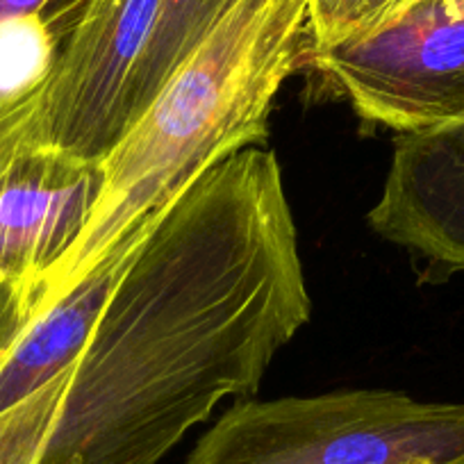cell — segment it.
Here are the masks:
<instances>
[{"instance_id": "cell-7", "label": "cell", "mask_w": 464, "mask_h": 464, "mask_svg": "<svg viewBox=\"0 0 464 464\" xmlns=\"http://www.w3.org/2000/svg\"><path fill=\"white\" fill-rule=\"evenodd\" d=\"M367 221L444 278L464 274V116L399 132Z\"/></svg>"}, {"instance_id": "cell-8", "label": "cell", "mask_w": 464, "mask_h": 464, "mask_svg": "<svg viewBox=\"0 0 464 464\" xmlns=\"http://www.w3.org/2000/svg\"><path fill=\"white\" fill-rule=\"evenodd\" d=\"M140 242L114 251L30 314L28 324L0 355V412L14 408L73 367Z\"/></svg>"}, {"instance_id": "cell-12", "label": "cell", "mask_w": 464, "mask_h": 464, "mask_svg": "<svg viewBox=\"0 0 464 464\" xmlns=\"http://www.w3.org/2000/svg\"><path fill=\"white\" fill-rule=\"evenodd\" d=\"M44 82L46 78L21 92L0 89V180L21 155L39 146Z\"/></svg>"}, {"instance_id": "cell-1", "label": "cell", "mask_w": 464, "mask_h": 464, "mask_svg": "<svg viewBox=\"0 0 464 464\" xmlns=\"http://www.w3.org/2000/svg\"><path fill=\"white\" fill-rule=\"evenodd\" d=\"M310 314L278 158L239 150L135 246L71 367L39 464H160L221 401L256 394Z\"/></svg>"}, {"instance_id": "cell-10", "label": "cell", "mask_w": 464, "mask_h": 464, "mask_svg": "<svg viewBox=\"0 0 464 464\" xmlns=\"http://www.w3.org/2000/svg\"><path fill=\"white\" fill-rule=\"evenodd\" d=\"M417 3L419 0H310V55L372 37L399 21Z\"/></svg>"}, {"instance_id": "cell-3", "label": "cell", "mask_w": 464, "mask_h": 464, "mask_svg": "<svg viewBox=\"0 0 464 464\" xmlns=\"http://www.w3.org/2000/svg\"><path fill=\"white\" fill-rule=\"evenodd\" d=\"M182 464H464V403L394 390L239 401Z\"/></svg>"}, {"instance_id": "cell-11", "label": "cell", "mask_w": 464, "mask_h": 464, "mask_svg": "<svg viewBox=\"0 0 464 464\" xmlns=\"http://www.w3.org/2000/svg\"><path fill=\"white\" fill-rule=\"evenodd\" d=\"M69 372L0 412V464H39L57 421Z\"/></svg>"}, {"instance_id": "cell-14", "label": "cell", "mask_w": 464, "mask_h": 464, "mask_svg": "<svg viewBox=\"0 0 464 464\" xmlns=\"http://www.w3.org/2000/svg\"><path fill=\"white\" fill-rule=\"evenodd\" d=\"M53 3L55 0H0V25L28 19V16L46 14Z\"/></svg>"}, {"instance_id": "cell-4", "label": "cell", "mask_w": 464, "mask_h": 464, "mask_svg": "<svg viewBox=\"0 0 464 464\" xmlns=\"http://www.w3.org/2000/svg\"><path fill=\"white\" fill-rule=\"evenodd\" d=\"M364 121L399 132L464 116V0H419L360 42L307 57Z\"/></svg>"}, {"instance_id": "cell-9", "label": "cell", "mask_w": 464, "mask_h": 464, "mask_svg": "<svg viewBox=\"0 0 464 464\" xmlns=\"http://www.w3.org/2000/svg\"><path fill=\"white\" fill-rule=\"evenodd\" d=\"M226 5L227 0H160L153 37L132 87L130 123L153 101L173 69L198 46Z\"/></svg>"}, {"instance_id": "cell-5", "label": "cell", "mask_w": 464, "mask_h": 464, "mask_svg": "<svg viewBox=\"0 0 464 464\" xmlns=\"http://www.w3.org/2000/svg\"><path fill=\"white\" fill-rule=\"evenodd\" d=\"M160 0H84L44 82L39 146L102 162L130 126V96Z\"/></svg>"}, {"instance_id": "cell-2", "label": "cell", "mask_w": 464, "mask_h": 464, "mask_svg": "<svg viewBox=\"0 0 464 464\" xmlns=\"http://www.w3.org/2000/svg\"><path fill=\"white\" fill-rule=\"evenodd\" d=\"M310 0H227L114 149L78 242L44 278L33 312L119 248L140 242L208 169L269 137L285 80L310 55Z\"/></svg>"}, {"instance_id": "cell-13", "label": "cell", "mask_w": 464, "mask_h": 464, "mask_svg": "<svg viewBox=\"0 0 464 464\" xmlns=\"http://www.w3.org/2000/svg\"><path fill=\"white\" fill-rule=\"evenodd\" d=\"M30 314H33V310H30L28 303L19 294L12 292L10 287L0 285V355L14 342L21 328L28 324Z\"/></svg>"}, {"instance_id": "cell-6", "label": "cell", "mask_w": 464, "mask_h": 464, "mask_svg": "<svg viewBox=\"0 0 464 464\" xmlns=\"http://www.w3.org/2000/svg\"><path fill=\"white\" fill-rule=\"evenodd\" d=\"M102 187V162L34 146L0 180V285L30 310L73 248Z\"/></svg>"}]
</instances>
